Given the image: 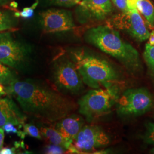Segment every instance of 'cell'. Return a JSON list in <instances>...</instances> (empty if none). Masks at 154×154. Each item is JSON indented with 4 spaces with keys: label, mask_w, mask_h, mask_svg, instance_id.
Wrapping results in <instances>:
<instances>
[{
    "label": "cell",
    "mask_w": 154,
    "mask_h": 154,
    "mask_svg": "<svg viewBox=\"0 0 154 154\" xmlns=\"http://www.w3.org/2000/svg\"><path fill=\"white\" fill-rule=\"evenodd\" d=\"M25 114L46 123L59 121L69 116L75 104L55 88L32 79H17L6 87Z\"/></svg>",
    "instance_id": "cell-1"
},
{
    "label": "cell",
    "mask_w": 154,
    "mask_h": 154,
    "mask_svg": "<svg viewBox=\"0 0 154 154\" xmlns=\"http://www.w3.org/2000/svg\"><path fill=\"white\" fill-rule=\"evenodd\" d=\"M84 39L87 43L116 58L132 74L142 70L137 50L122 38L118 30L107 25H99L88 29Z\"/></svg>",
    "instance_id": "cell-2"
},
{
    "label": "cell",
    "mask_w": 154,
    "mask_h": 154,
    "mask_svg": "<svg viewBox=\"0 0 154 154\" xmlns=\"http://www.w3.org/2000/svg\"><path fill=\"white\" fill-rule=\"evenodd\" d=\"M71 59L85 85L92 89L119 86L118 72L108 61L83 50L72 51Z\"/></svg>",
    "instance_id": "cell-3"
},
{
    "label": "cell",
    "mask_w": 154,
    "mask_h": 154,
    "mask_svg": "<svg viewBox=\"0 0 154 154\" xmlns=\"http://www.w3.org/2000/svg\"><path fill=\"white\" fill-rule=\"evenodd\" d=\"M119 86L92 89L78 100V111L88 122L106 115L116 105L121 95Z\"/></svg>",
    "instance_id": "cell-4"
},
{
    "label": "cell",
    "mask_w": 154,
    "mask_h": 154,
    "mask_svg": "<svg viewBox=\"0 0 154 154\" xmlns=\"http://www.w3.org/2000/svg\"><path fill=\"white\" fill-rule=\"evenodd\" d=\"M116 106V113L120 117L133 118L152 110L154 98L146 88H129L121 94Z\"/></svg>",
    "instance_id": "cell-5"
},
{
    "label": "cell",
    "mask_w": 154,
    "mask_h": 154,
    "mask_svg": "<svg viewBox=\"0 0 154 154\" xmlns=\"http://www.w3.org/2000/svg\"><path fill=\"white\" fill-rule=\"evenodd\" d=\"M51 78L55 89L65 95L78 94L84 89L85 83L75 63L65 57L55 61Z\"/></svg>",
    "instance_id": "cell-6"
},
{
    "label": "cell",
    "mask_w": 154,
    "mask_h": 154,
    "mask_svg": "<svg viewBox=\"0 0 154 154\" xmlns=\"http://www.w3.org/2000/svg\"><path fill=\"white\" fill-rule=\"evenodd\" d=\"M106 25L126 33L139 42L149 39L150 34L147 23L137 9L112 14L106 21Z\"/></svg>",
    "instance_id": "cell-7"
},
{
    "label": "cell",
    "mask_w": 154,
    "mask_h": 154,
    "mask_svg": "<svg viewBox=\"0 0 154 154\" xmlns=\"http://www.w3.org/2000/svg\"><path fill=\"white\" fill-rule=\"evenodd\" d=\"M12 31L0 33V62L11 69H21L27 64L31 50L17 39Z\"/></svg>",
    "instance_id": "cell-8"
},
{
    "label": "cell",
    "mask_w": 154,
    "mask_h": 154,
    "mask_svg": "<svg viewBox=\"0 0 154 154\" xmlns=\"http://www.w3.org/2000/svg\"><path fill=\"white\" fill-rule=\"evenodd\" d=\"M114 11L111 0H82L75 10L77 21L82 25L106 21Z\"/></svg>",
    "instance_id": "cell-9"
},
{
    "label": "cell",
    "mask_w": 154,
    "mask_h": 154,
    "mask_svg": "<svg viewBox=\"0 0 154 154\" xmlns=\"http://www.w3.org/2000/svg\"><path fill=\"white\" fill-rule=\"evenodd\" d=\"M79 154H88L109 146L110 137L97 125H84L74 141Z\"/></svg>",
    "instance_id": "cell-10"
},
{
    "label": "cell",
    "mask_w": 154,
    "mask_h": 154,
    "mask_svg": "<svg viewBox=\"0 0 154 154\" xmlns=\"http://www.w3.org/2000/svg\"><path fill=\"white\" fill-rule=\"evenodd\" d=\"M39 15L45 33L66 32L76 28L72 13L69 11L51 9L40 13Z\"/></svg>",
    "instance_id": "cell-11"
},
{
    "label": "cell",
    "mask_w": 154,
    "mask_h": 154,
    "mask_svg": "<svg viewBox=\"0 0 154 154\" xmlns=\"http://www.w3.org/2000/svg\"><path fill=\"white\" fill-rule=\"evenodd\" d=\"M27 117L11 98H0V127L11 123L19 128L23 127Z\"/></svg>",
    "instance_id": "cell-12"
},
{
    "label": "cell",
    "mask_w": 154,
    "mask_h": 154,
    "mask_svg": "<svg viewBox=\"0 0 154 154\" xmlns=\"http://www.w3.org/2000/svg\"><path fill=\"white\" fill-rule=\"evenodd\" d=\"M84 125L82 116L70 114L57 122L54 127L65 138L74 142Z\"/></svg>",
    "instance_id": "cell-13"
},
{
    "label": "cell",
    "mask_w": 154,
    "mask_h": 154,
    "mask_svg": "<svg viewBox=\"0 0 154 154\" xmlns=\"http://www.w3.org/2000/svg\"><path fill=\"white\" fill-rule=\"evenodd\" d=\"M39 130L42 138L51 144L62 147L66 149L68 153L79 154L73 142L65 138L54 126L41 127Z\"/></svg>",
    "instance_id": "cell-14"
},
{
    "label": "cell",
    "mask_w": 154,
    "mask_h": 154,
    "mask_svg": "<svg viewBox=\"0 0 154 154\" xmlns=\"http://www.w3.org/2000/svg\"><path fill=\"white\" fill-rule=\"evenodd\" d=\"M129 10L137 9L146 20L149 28L154 30V6L150 0H126Z\"/></svg>",
    "instance_id": "cell-15"
},
{
    "label": "cell",
    "mask_w": 154,
    "mask_h": 154,
    "mask_svg": "<svg viewBox=\"0 0 154 154\" xmlns=\"http://www.w3.org/2000/svg\"><path fill=\"white\" fill-rule=\"evenodd\" d=\"M17 18L14 13L10 11H0V33L17 30Z\"/></svg>",
    "instance_id": "cell-16"
},
{
    "label": "cell",
    "mask_w": 154,
    "mask_h": 154,
    "mask_svg": "<svg viewBox=\"0 0 154 154\" xmlns=\"http://www.w3.org/2000/svg\"><path fill=\"white\" fill-rule=\"evenodd\" d=\"M143 58L147 67V72L154 84V45L146 44L143 53Z\"/></svg>",
    "instance_id": "cell-17"
},
{
    "label": "cell",
    "mask_w": 154,
    "mask_h": 154,
    "mask_svg": "<svg viewBox=\"0 0 154 154\" xmlns=\"http://www.w3.org/2000/svg\"><path fill=\"white\" fill-rule=\"evenodd\" d=\"M11 68L0 62V83L5 88L17 79L16 72Z\"/></svg>",
    "instance_id": "cell-18"
},
{
    "label": "cell",
    "mask_w": 154,
    "mask_h": 154,
    "mask_svg": "<svg viewBox=\"0 0 154 154\" xmlns=\"http://www.w3.org/2000/svg\"><path fill=\"white\" fill-rule=\"evenodd\" d=\"M39 4L38 0H37L30 7H26L22 9V11H18L16 10V8H11V10L14 11V16L19 18L22 17L25 19L30 18L34 16V10L36 9L37 6Z\"/></svg>",
    "instance_id": "cell-19"
},
{
    "label": "cell",
    "mask_w": 154,
    "mask_h": 154,
    "mask_svg": "<svg viewBox=\"0 0 154 154\" xmlns=\"http://www.w3.org/2000/svg\"><path fill=\"white\" fill-rule=\"evenodd\" d=\"M23 131L26 135H29L33 138H37L38 139H42V137L38 128L32 124L27 123L24 124L23 126Z\"/></svg>",
    "instance_id": "cell-20"
},
{
    "label": "cell",
    "mask_w": 154,
    "mask_h": 154,
    "mask_svg": "<svg viewBox=\"0 0 154 154\" xmlns=\"http://www.w3.org/2000/svg\"><path fill=\"white\" fill-rule=\"evenodd\" d=\"M50 5L70 8L77 5L82 0H46Z\"/></svg>",
    "instance_id": "cell-21"
},
{
    "label": "cell",
    "mask_w": 154,
    "mask_h": 154,
    "mask_svg": "<svg viewBox=\"0 0 154 154\" xmlns=\"http://www.w3.org/2000/svg\"><path fill=\"white\" fill-rule=\"evenodd\" d=\"M146 131L144 139L146 143L154 144V123L149 122L146 125Z\"/></svg>",
    "instance_id": "cell-22"
},
{
    "label": "cell",
    "mask_w": 154,
    "mask_h": 154,
    "mask_svg": "<svg viewBox=\"0 0 154 154\" xmlns=\"http://www.w3.org/2000/svg\"><path fill=\"white\" fill-rule=\"evenodd\" d=\"M45 153L50 154H61L68 153L66 149L53 144L48 145L45 148Z\"/></svg>",
    "instance_id": "cell-23"
},
{
    "label": "cell",
    "mask_w": 154,
    "mask_h": 154,
    "mask_svg": "<svg viewBox=\"0 0 154 154\" xmlns=\"http://www.w3.org/2000/svg\"><path fill=\"white\" fill-rule=\"evenodd\" d=\"M114 5L119 9L121 12H126L129 9L127 8L126 0H111Z\"/></svg>",
    "instance_id": "cell-24"
},
{
    "label": "cell",
    "mask_w": 154,
    "mask_h": 154,
    "mask_svg": "<svg viewBox=\"0 0 154 154\" xmlns=\"http://www.w3.org/2000/svg\"><path fill=\"white\" fill-rule=\"evenodd\" d=\"M14 126L15 125L13 123H7L2 127L7 134H16L18 135L20 131H18Z\"/></svg>",
    "instance_id": "cell-25"
},
{
    "label": "cell",
    "mask_w": 154,
    "mask_h": 154,
    "mask_svg": "<svg viewBox=\"0 0 154 154\" xmlns=\"http://www.w3.org/2000/svg\"><path fill=\"white\" fill-rule=\"evenodd\" d=\"M16 151L14 147H2L0 150V154H16Z\"/></svg>",
    "instance_id": "cell-26"
},
{
    "label": "cell",
    "mask_w": 154,
    "mask_h": 154,
    "mask_svg": "<svg viewBox=\"0 0 154 154\" xmlns=\"http://www.w3.org/2000/svg\"><path fill=\"white\" fill-rule=\"evenodd\" d=\"M4 137V130L2 128V127H0V150L3 147Z\"/></svg>",
    "instance_id": "cell-27"
},
{
    "label": "cell",
    "mask_w": 154,
    "mask_h": 154,
    "mask_svg": "<svg viewBox=\"0 0 154 154\" xmlns=\"http://www.w3.org/2000/svg\"><path fill=\"white\" fill-rule=\"evenodd\" d=\"M149 39V44L151 45H154V30H152V32L150 33Z\"/></svg>",
    "instance_id": "cell-28"
},
{
    "label": "cell",
    "mask_w": 154,
    "mask_h": 154,
    "mask_svg": "<svg viewBox=\"0 0 154 154\" xmlns=\"http://www.w3.org/2000/svg\"><path fill=\"white\" fill-rule=\"evenodd\" d=\"M11 0H0V6H4Z\"/></svg>",
    "instance_id": "cell-29"
},
{
    "label": "cell",
    "mask_w": 154,
    "mask_h": 154,
    "mask_svg": "<svg viewBox=\"0 0 154 154\" xmlns=\"http://www.w3.org/2000/svg\"><path fill=\"white\" fill-rule=\"evenodd\" d=\"M11 6L12 8H16L17 6H18V4H17L16 2L13 1V2H11Z\"/></svg>",
    "instance_id": "cell-30"
},
{
    "label": "cell",
    "mask_w": 154,
    "mask_h": 154,
    "mask_svg": "<svg viewBox=\"0 0 154 154\" xmlns=\"http://www.w3.org/2000/svg\"><path fill=\"white\" fill-rule=\"evenodd\" d=\"M150 153L154 154V147L152 148V149H151L150 150Z\"/></svg>",
    "instance_id": "cell-31"
}]
</instances>
